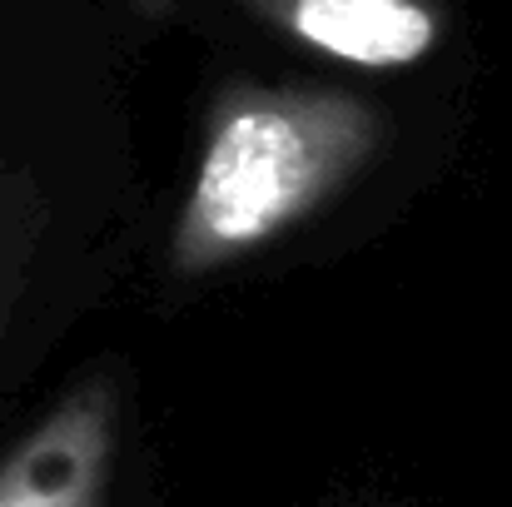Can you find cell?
Masks as SVG:
<instances>
[{"label": "cell", "instance_id": "obj_1", "mask_svg": "<svg viewBox=\"0 0 512 507\" xmlns=\"http://www.w3.org/2000/svg\"><path fill=\"white\" fill-rule=\"evenodd\" d=\"M388 115L334 85H229L170 234V274L204 279L284 239L373 165Z\"/></svg>", "mask_w": 512, "mask_h": 507}, {"label": "cell", "instance_id": "obj_2", "mask_svg": "<svg viewBox=\"0 0 512 507\" xmlns=\"http://www.w3.org/2000/svg\"><path fill=\"white\" fill-rule=\"evenodd\" d=\"M120 448V398L110 378H85L55 398L0 458V507H105Z\"/></svg>", "mask_w": 512, "mask_h": 507}, {"label": "cell", "instance_id": "obj_3", "mask_svg": "<svg viewBox=\"0 0 512 507\" xmlns=\"http://www.w3.org/2000/svg\"><path fill=\"white\" fill-rule=\"evenodd\" d=\"M304 50L358 70H408L448 35L443 0H244Z\"/></svg>", "mask_w": 512, "mask_h": 507}]
</instances>
